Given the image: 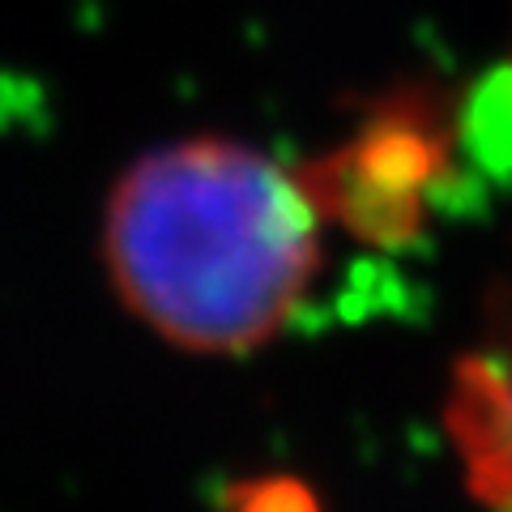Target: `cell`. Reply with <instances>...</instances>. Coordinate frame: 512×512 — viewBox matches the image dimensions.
<instances>
[{
	"instance_id": "6da1fadb",
	"label": "cell",
	"mask_w": 512,
	"mask_h": 512,
	"mask_svg": "<svg viewBox=\"0 0 512 512\" xmlns=\"http://www.w3.org/2000/svg\"><path fill=\"white\" fill-rule=\"evenodd\" d=\"M325 214L303 171L222 137L150 150L107 201L103 256L120 299L197 355L265 346L308 299Z\"/></svg>"
},
{
	"instance_id": "7a4b0ae2",
	"label": "cell",
	"mask_w": 512,
	"mask_h": 512,
	"mask_svg": "<svg viewBox=\"0 0 512 512\" xmlns=\"http://www.w3.org/2000/svg\"><path fill=\"white\" fill-rule=\"evenodd\" d=\"M440 171L444 128L427 103H384L363 133L303 167V180L325 222H342L367 244H406L419 231L427 192Z\"/></svg>"
},
{
	"instance_id": "3957f363",
	"label": "cell",
	"mask_w": 512,
	"mask_h": 512,
	"mask_svg": "<svg viewBox=\"0 0 512 512\" xmlns=\"http://www.w3.org/2000/svg\"><path fill=\"white\" fill-rule=\"evenodd\" d=\"M444 431L483 512H512V286L444 393Z\"/></svg>"
},
{
	"instance_id": "277c9868",
	"label": "cell",
	"mask_w": 512,
	"mask_h": 512,
	"mask_svg": "<svg viewBox=\"0 0 512 512\" xmlns=\"http://www.w3.org/2000/svg\"><path fill=\"white\" fill-rule=\"evenodd\" d=\"M239 512H316L312 495L291 478H274V483H256L239 491Z\"/></svg>"
}]
</instances>
